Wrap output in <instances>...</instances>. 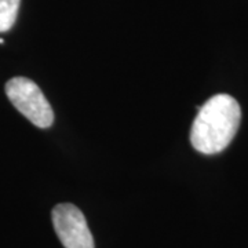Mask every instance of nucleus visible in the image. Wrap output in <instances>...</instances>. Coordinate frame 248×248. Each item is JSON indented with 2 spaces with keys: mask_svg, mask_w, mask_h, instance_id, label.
I'll return each instance as SVG.
<instances>
[{
  "mask_svg": "<svg viewBox=\"0 0 248 248\" xmlns=\"http://www.w3.org/2000/svg\"><path fill=\"white\" fill-rule=\"evenodd\" d=\"M241 109L239 102L228 94L211 97L199 113L190 130V143L203 155H217L229 146L237 134Z\"/></svg>",
  "mask_w": 248,
  "mask_h": 248,
  "instance_id": "1",
  "label": "nucleus"
},
{
  "mask_svg": "<svg viewBox=\"0 0 248 248\" xmlns=\"http://www.w3.org/2000/svg\"><path fill=\"white\" fill-rule=\"evenodd\" d=\"M6 94L18 112L36 127H51L54 123L53 108L35 81L27 78H13L6 83Z\"/></svg>",
  "mask_w": 248,
  "mask_h": 248,
  "instance_id": "2",
  "label": "nucleus"
},
{
  "mask_svg": "<svg viewBox=\"0 0 248 248\" xmlns=\"http://www.w3.org/2000/svg\"><path fill=\"white\" fill-rule=\"evenodd\" d=\"M58 239L65 248H94V239L86 217L76 205L63 203L55 205L51 213Z\"/></svg>",
  "mask_w": 248,
  "mask_h": 248,
  "instance_id": "3",
  "label": "nucleus"
},
{
  "mask_svg": "<svg viewBox=\"0 0 248 248\" xmlns=\"http://www.w3.org/2000/svg\"><path fill=\"white\" fill-rule=\"evenodd\" d=\"M21 0H0V32H7L14 27Z\"/></svg>",
  "mask_w": 248,
  "mask_h": 248,
  "instance_id": "4",
  "label": "nucleus"
}]
</instances>
